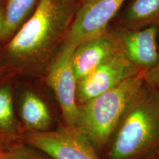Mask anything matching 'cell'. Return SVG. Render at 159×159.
I'll list each match as a JSON object with an SVG mask.
<instances>
[{"instance_id":"obj_1","label":"cell","mask_w":159,"mask_h":159,"mask_svg":"<svg viewBox=\"0 0 159 159\" xmlns=\"http://www.w3.org/2000/svg\"><path fill=\"white\" fill-rule=\"evenodd\" d=\"M77 8L73 0H39L33 13L6 46L4 57L7 64L27 72L50 64Z\"/></svg>"},{"instance_id":"obj_2","label":"cell","mask_w":159,"mask_h":159,"mask_svg":"<svg viewBox=\"0 0 159 159\" xmlns=\"http://www.w3.org/2000/svg\"><path fill=\"white\" fill-rule=\"evenodd\" d=\"M159 152V94L145 81L109 139L103 159H143Z\"/></svg>"},{"instance_id":"obj_3","label":"cell","mask_w":159,"mask_h":159,"mask_svg":"<svg viewBox=\"0 0 159 159\" xmlns=\"http://www.w3.org/2000/svg\"><path fill=\"white\" fill-rule=\"evenodd\" d=\"M144 72L129 77L111 90L78 105L76 127L103 152L131 101L144 84Z\"/></svg>"},{"instance_id":"obj_4","label":"cell","mask_w":159,"mask_h":159,"mask_svg":"<svg viewBox=\"0 0 159 159\" xmlns=\"http://www.w3.org/2000/svg\"><path fill=\"white\" fill-rule=\"evenodd\" d=\"M24 143L52 159H102L94 145L76 127L64 126L42 132L27 130Z\"/></svg>"},{"instance_id":"obj_5","label":"cell","mask_w":159,"mask_h":159,"mask_svg":"<svg viewBox=\"0 0 159 159\" xmlns=\"http://www.w3.org/2000/svg\"><path fill=\"white\" fill-rule=\"evenodd\" d=\"M127 0H84L77 7L62 44L75 48L85 40L100 34Z\"/></svg>"},{"instance_id":"obj_6","label":"cell","mask_w":159,"mask_h":159,"mask_svg":"<svg viewBox=\"0 0 159 159\" xmlns=\"http://www.w3.org/2000/svg\"><path fill=\"white\" fill-rule=\"evenodd\" d=\"M74 48L61 44L50 64L47 73V83L54 92L61 108L64 125L75 127L78 114L77 85L72 67Z\"/></svg>"},{"instance_id":"obj_7","label":"cell","mask_w":159,"mask_h":159,"mask_svg":"<svg viewBox=\"0 0 159 159\" xmlns=\"http://www.w3.org/2000/svg\"><path fill=\"white\" fill-rule=\"evenodd\" d=\"M141 71L121 51L119 52L77 82V105H82L111 90Z\"/></svg>"},{"instance_id":"obj_8","label":"cell","mask_w":159,"mask_h":159,"mask_svg":"<svg viewBox=\"0 0 159 159\" xmlns=\"http://www.w3.org/2000/svg\"><path fill=\"white\" fill-rule=\"evenodd\" d=\"M158 27L151 25L131 29L120 26L114 29L121 52L144 73L153 68L159 60Z\"/></svg>"},{"instance_id":"obj_9","label":"cell","mask_w":159,"mask_h":159,"mask_svg":"<svg viewBox=\"0 0 159 159\" xmlns=\"http://www.w3.org/2000/svg\"><path fill=\"white\" fill-rule=\"evenodd\" d=\"M120 51L114 29L108 28L79 43L73 50L71 57L77 82Z\"/></svg>"},{"instance_id":"obj_10","label":"cell","mask_w":159,"mask_h":159,"mask_svg":"<svg viewBox=\"0 0 159 159\" xmlns=\"http://www.w3.org/2000/svg\"><path fill=\"white\" fill-rule=\"evenodd\" d=\"M20 116L27 130H49L52 125L50 111L44 101L33 91H26L20 104Z\"/></svg>"},{"instance_id":"obj_11","label":"cell","mask_w":159,"mask_h":159,"mask_svg":"<svg viewBox=\"0 0 159 159\" xmlns=\"http://www.w3.org/2000/svg\"><path fill=\"white\" fill-rule=\"evenodd\" d=\"M120 25L131 29L159 26V0H132L121 16Z\"/></svg>"},{"instance_id":"obj_12","label":"cell","mask_w":159,"mask_h":159,"mask_svg":"<svg viewBox=\"0 0 159 159\" xmlns=\"http://www.w3.org/2000/svg\"><path fill=\"white\" fill-rule=\"evenodd\" d=\"M39 0H7L0 39L13 37L33 13Z\"/></svg>"},{"instance_id":"obj_13","label":"cell","mask_w":159,"mask_h":159,"mask_svg":"<svg viewBox=\"0 0 159 159\" xmlns=\"http://www.w3.org/2000/svg\"><path fill=\"white\" fill-rule=\"evenodd\" d=\"M0 135L9 138L19 137V128L15 116L11 88H0Z\"/></svg>"},{"instance_id":"obj_14","label":"cell","mask_w":159,"mask_h":159,"mask_svg":"<svg viewBox=\"0 0 159 159\" xmlns=\"http://www.w3.org/2000/svg\"><path fill=\"white\" fill-rule=\"evenodd\" d=\"M4 159H52L45 157L40 153V151L30 145L22 143L12 146L5 153Z\"/></svg>"},{"instance_id":"obj_15","label":"cell","mask_w":159,"mask_h":159,"mask_svg":"<svg viewBox=\"0 0 159 159\" xmlns=\"http://www.w3.org/2000/svg\"><path fill=\"white\" fill-rule=\"evenodd\" d=\"M144 80L159 94V60L153 68L144 73Z\"/></svg>"},{"instance_id":"obj_16","label":"cell","mask_w":159,"mask_h":159,"mask_svg":"<svg viewBox=\"0 0 159 159\" xmlns=\"http://www.w3.org/2000/svg\"><path fill=\"white\" fill-rule=\"evenodd\" d=\"M143 159H159V152H157L156 153L150 155V156L146 157V158Z\"/></svg>"},{"instance_id":"obj_17","label":"cell","mask_w":159,"mask_h":159,"mask_svg":"<svg viewBox=\"0 0 159 159\" xmlns=\"http://www.w3.org/2000/svg\"><path fill=\"white\" fill-rule=\"evenodd\" d=\"M3 24H4V19H3V15L2 14V13L0 12V34H1L2 30L3 28Z\"/></svg>"},{"instance_id":"obj_18","label":"cell","mask_w":159,"mask_h":159,"mask_svg":"<svg viewBox=\"0 0 159 159\" xmlns=\"http://www.w3.org/2000/svg\"><path fill=\"white\" fill-rule=\"evenodd\" d=\"M5 153L2 150L1 148H0V159H4L5 158Z\"/></svg>"}]
</instances>
